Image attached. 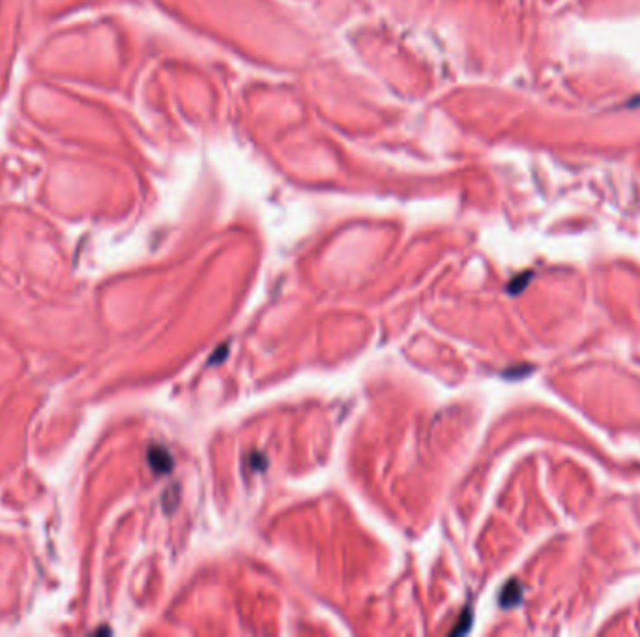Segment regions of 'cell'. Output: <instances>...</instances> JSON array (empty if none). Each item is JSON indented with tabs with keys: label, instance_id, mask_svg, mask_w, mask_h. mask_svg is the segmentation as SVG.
Instances as JSON below:
<instances>
[{
	"label": "cell",
	"instance_id": "obj_1",
	"mask_svg": "<svg viewBox=\"0 0 640 637\" xmlns=\"http://www.w3.org/2000/svg\"><path fill=\"white\" fill-rule=\"evenodd\" d=\"M148 461L158 475H165L172 469V456L165 447H150Z\"/></svg>",
	"mask_w": 640,
	"mask_h": 637
},
{
	"label": "cell",
	"instance_id": "obj_2",
	"mask_svg": "<svg viewBox=\"0 0 640 637\" xmlns=\"http://www.w3.org/2000/svg\"><path fill=\"white\" fill-rule=\"evenodd\" d=\"M520 598H523V587H520L519 582H509L502 591V598H500V604L504 608H511V605L519 604Z\"/></svg>",
	"mask_w": 640,
	"mask_h": 637
}]
</instances>
